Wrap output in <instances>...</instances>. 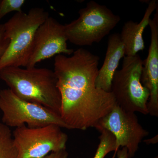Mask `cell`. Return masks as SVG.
<instances>
[{"label":"cell","mask_w":158,"mask_h":158,"mask_svg":"<svg viewBox=\"0 0 158 158\" xmlns=\"http://www.w3.org/2000/svg\"><path fill=\"white\" fill-rule=\"evenodd\" d=\"M99 59L82 48L71 56L55 57L54 72L61 97L60 116L70 129L95 127L116 105L111 92L95 87Z\"/></svg>","instance_id":"obj_1"},{"label":"cell","mask_w":158,"mask_h":158,"mask_svg":"<svg viewBox=\"0 0 158 158\" xmlns=\"http://www.w3.org/2000/svg\"><path fill=\"white\" fill-rule=\"evenodd\" d=\"M0 78L20 98L41 105L60 116L61 97L54 71L7 67L0 71Z\"/></svg>","instance_id":"obj_2"},{"label":"cell","mask_w":158,"mask_h":158,"mask_svg":"<svg viewBox=\"0 0 158 158\" xmlns=\"http://www.w3.org/2000/svg\"><path fill=\"white\" fill-rule=\"evenodd\" d=\"M49 16L43 8H32L27 13L15 12L4 24L10 43L0 59V71L9 67H27L34 48L36 31Z\"/></svg>","instance_id":"obj_3"},{"label":"cell","mask_w":158,"mask_h":158,"mask_svg":"<svg viewBox=\"0 0 158 158\" xmlns=\"http://www.w3.org/2000/svg\"><path fill=\"white\" fill-rule=\"evenodd\" d=\"M142 67L143 61L138 54L125 56L121 69L113 76L111 92L123 110L146 115L149 93L141 83Z\"/></svg>","instance_id":"obj_4"},{"label":"cell","mask_w":158,"mask_h":158,"mask_svg":"<svg viewBox=\"0 0 158 158\" xmlns=\"http://www.w3.org/2000/svg\"><path fill=\"white\" fill-rule=\"evenodd\" d=\"M78 13L77 19L64 27L68 41L79 46L100 42L120 21V17L107 7L93 1Z\"/></svg>","instance_id":"obj_5"},{"label":"cell","mask_w":158,"mask_h":158,"mask_svg":"<svg viewBox=\"0 0 158 158\" xmlns=\"http://www.w3.org/2000/svg\"><path fill=\"white\" fill-rule=\"evenodd\" d=\"M0 110L3 124L9 127L26 125L34 128L56 124L70 129L56 113L41 105L20 98L9 88L0 90Z\"/></svg>","instance_id":"obj_6"},{"label":"cell","mask_w":158,"mask_h":158,"mask_svg":"<svg viewBox=\"0 0 158 158\" xmlns=\"http://www.w3.org/2000/svg\"><path fill=\"white\" fill-rule=\"evenodd\" d=\"M59 126L50 124L15 128L12 133L18 158H43L53 152L66 149L68 135Z\"/></svg>","instance_id":"obj_7"},{"label":"cell","mask_w":158,"mask_h":158,"mask_svg":"<svg viewBox=\"0 0 158 158\" xmlns=\"http://www.w3.org/2000/svg\"><path fill=\"white\" fill-rule=\"evenodd\" d=\"M94 128L98 131L107 130L116 138V150L112 158H115L120 147L126 148L128 158H132L139 144L149 134L139 123L135 113L126 112L117 105Z\"/></svg>","instance_id":"obj_8"},{"label":"cell","mask_w":158,"mask_h":158,"mask_svg":"<svg viewBox=\"0 0 158 158\" xmlns=\"http://www.w3.org/2000/svg\"><path fill=\"white\" fill-rule=\"evenodd\" d=\"M64 25L49 16L35 34L34 48L27 65L32 68L38 62L59 55H72L73 49L68 48Z\"/></svg>","instance_id":"obj_9"},{"label":"cell","mask_w":158,"mask_h":158,"mask_svg":"<svg viewBox=\"0 0 158 158\" xmlns=\"http://www.w3.org/2000/svg\"><path fill=\"white\" fill-rule=\"evenodd\" d=\"M158 8L149 24L151 32L150 45L147 58L143 61L141 81L149 91L148 114L158 116Z\"/></svg>","instance_id":"obj_10"},{"label":"cell","mask_w":158,"mask_h":158,"mask_svg":"<svg viewBox=\"0 0 158 158\" xmlns=\"http://www.w3.org/2000/svg\"><path fill=\"white\" fill-rule=\"evenodd\" d=\"M125 56L124 46L118 33L111 34L108 39L104 61L98 69L95 87L106 92H111L113 76L120 60Z\"/></svg>","instance_id":"obj_11"},{"label":"cell","mask_w":158,"mask_h":158,"mask_svg":"<svg viewBox=\"0 0 158 158\" xmlns=\"http://www.w3.org/2000/svg\"><path fill=\"white\" fill-rule=\"evenodd\" d=\"M157 8L158 2L156 0L150 1L140 22L130 20L125 23L119 35L124 46L125 56H135L145 48L143 33L149 24L152 14Z\"/></svg>","instance_id":"obj_12"},{"label":"cell","mask_w":158,"mask_h":158,"mask_svg":"<svg viewBox=\"0 0 158 158\" xmlns=\"http://www.w3.org/2000/svg\"><path fill=\"white\" fill-rule=\"evenodd\" d=\"M0 158H18L12 133L9 127L0 123Z\"/></svg>","instance_id":"obj_13"},{"label":"cell","mask_w":158,"mask_h":158,"mask_svg":"<svg viewBox=\"0 0 158 158\" xmlns=\"http://www.w3.org/2000/svg\"><path fill=\"white\" fill-rule=\"evenodd\" d=\"M101 135L99 137V143L93 158H105L111 152L116 150V138L112 133L107 130H99Z\"/></svg>","instance_id":"obj_14"},{"label":"cell","mask_w":158,"mask_h":158,"mask_svg":"<svg viewBox=\"0 0 158 158\" xmlns=\"http://www.w3.org/2000/svg\"><path fill=\"white\" fill-rule=\"evenodd\" d=\"M24 0H0V20L9 13L22 11Z\"/></svg>","instance_id":"obj_15"},{"label":"cell","mask_w":158,"mask_h":158,"mask_svg":"<svg viewBox=\"0 0 158 158\" xmlns=\"http://www.w3.org/2000/svg\"><path fill=\"white\" fill-rule=\"evenodd\" d=\"M9 43L10 40L6 36L4 24H0V59L8 48Z\"/></svg>","instance_id":"obj_16"},{"label":"cell","mask_w":158,"mask_h":158,"mask_svg":"<svg viewBox=\"0 0 158 158\" xmlns=\"http://www.w3.org/2000/svg\"><path fill=\"white\" fill-rule=\"evenodd\" d=\"M69 154L65 149L53 152L43 158H68Z\"/></svg>","instance_id":"obj_17"},{"label":"cell","mask_w":158,"mask_h":158,"mask_svg":"<svg viewBox=\"0 0 158 158\" xmlns=\"http://www.w3.org/2000/svg\"><path fill=\"white\" fill-rule=\"evenodd\" d=\"M116 154L118 158H128L127 149L126 147L123 148L122 149H118Z\"/></svg>","instance_id":"obj_18"},{"label":"cell","mask_w":158,"mask_h":158,"mask_svg":"<svg viewBox=\"0 0 158 158\" xmlns=\"http://www.w3.org/2000/svg\"><path fill=\"white\" fill-rule=\"evenodd\" d=\"M143 142L145 144L149 145V144H156L158 142V135H157L155 137H153L149 139H146V140H143Z\"/></svg>","instance_id":"obj_19"},{"label":"cell","mask_w":158,"mask_h":158,"mask_svg":"<svg viewBox=\"0 0 158 158\" xmlns=\"http://www.w3.org/2000/svg\"><path fill=\"white\" fill-rule=\"evenodd\" d=\"M153 158H158V156H157Z\"/></svg>","instance_id":"obj_20"}]
</instances>
